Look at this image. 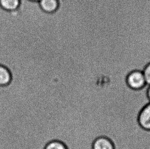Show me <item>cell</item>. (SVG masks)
<instances>
[{"instance_id":"5","label":"cell","mask_w":150,"mask_h":149,"mask_svg":"<svg viewBox=\"0 0 150 149\" xmlns=\"http://www.w3.org/2000/svg\"><path fill=\"white\" fill-rule=\"evenodd\" d=\"M2 8L8 11L16 9L20 5V0H0Z\"/></svg>"},{"instance_id":"9","label":"cell","mask_w":150,"mask_h":149,"mask_svg":"<svg viewBox=\"0 0 150 149\" xmlns=\"http://www.w3.org/2000/svg\"><path fill=\"white\" fill-rule=\"evenodd\" d=\"M147 96L148 97L149 100L150 102V85H149L148 89V91H147Z\"/></svg>"},{"instance_id":"3","label":"cell","mask_w":150,"mask_h":149,"mask_svg":"<svg viewBox=\"0 0 150 149\" xmlns=\"http://www.w3.org/2000/svg\"><path fill=\"white\" fill-rule=\"evenodd\" d=\"M39 3L42 10L48 13L55 12L59 6L58 0H41Z\"/></svg>"},{"instance_id":"1","label":"cell","mask_w":150,"mask_h":149,"mask_svg":"<svg viewBox=\"0 0 150 149\" xmlns=\"http://www.w3.org/2000/svg\"><path fill=\"white\" fill-rule=\"evenodd\" d=\"M127 82L130 88L138 90L142 89L146 84L144 74L139 71H134L128 74Z\"/></svg>"},{"instance_id":"6","label":"cell","mask_w":150,"mask_h":149,"mask_svg":"<svg viewBox=\"0 0 150 149\" xmlns=\"http://www.w3.org/2000/svg\"><path fill=\"white\" fill-rule=\"evenodd\" d=\"M11 80L9 72L6 67L0 65V86L8 84Z\"/></svg>"},{"instance_id":"7","label":"cell","mask_w":150,"mask_h":149,"mask_svg":"<svg viewBox=\"0 0 150 149\" xmlns=\"http://www.w3.org/2000/svg\"><path fill=\"white\" fill-rule=\"evenodd\" d=\"M45 149H67V148L61 142L53 141L48 143Z\"/></svg>"},{"instance_id":"12","label":"cell","mask_w":150,"mask_h":149,"mask_svg":"<svg viewBox=\"0 0 150 149\" xmlns=\"http://www.w3.org/2000/svg\"><path fill=\"white\" fill-rule=\"evenodd\" d=\"M29 132H30V130H29ZM30 133H31V132H30ZM31 135H32V134H31ZM34 138H35V137H34ZM29 145H30V143H29ZM45 146H46V145H45ZM29 148H30V146H29Z\"/></svg>"},{"instance_id":"11","label":"cell","mask_w":150,"mask_h":149,"mask_svg":"<svg viewBox=\"0 0 150 149\" xmlns=\"http://www.w3.org/2000/svg\"><path fill=\"white\" fill-rule=\"evenodd\" d=\"M30 1H33V2H39L41 0H30Z\"/></svg>"},{"instance_id":"4","label":"cell","mask_w":150,"mask_h":149,"mask_svg":"<svg viewBox=\"0 0 150 149\" xmlns=\"http://www.w3.org/2000/svg\"><path fill=\"white\" fill-rule=\"evenodd\" d=\"M93 149H114V147L109 139L105 137H100L94 142Z\"/></svg>"},{"instance_id":"10","label":"cell","mask_w":150,"mask_h":149,"mask_svg":"<svg viewBox=\"0 0 150 149\" xmlns=\"http://www.w3.org/2000/svg\"><path fill=\"white\" fill-rule=\"evenodd\" d=\"M27 93H28V89H27ZM27 100H28V93H27ZM27 107H28V101H27ZM28 121H29V117H28ZM30 126V125H29ZM31 130V129H30ZM32 133V132H31ZM33 134V133H32Z\"/></svg>"},{"instance_id":"8","label":"cell","mask_w":150,"mask_h":149,"mask_svg":"<svg viewBox=\"0 0 150 149\" xmlns=\"http://www.w3.org/2000/svg\"><path fill=\"white\" fill-rule=\"evenodd\" d=\"M146 84L150 85V63L146 65L142 72Z\"/></svg>"},{"instance_id":"2","label":"cell","mask_w":150,"mask_h":149,"mask_svg":"<svg viewBox=\"0 0 150 149\" xmlns=\"http://www.w3.org/2000/svg\"><path fill=\"white\" fill-rule=\"evenodd\" d=\"M138 122L142 128L150 130V103L146 105L140 111Z\"/></svg>"}]
</instances>
